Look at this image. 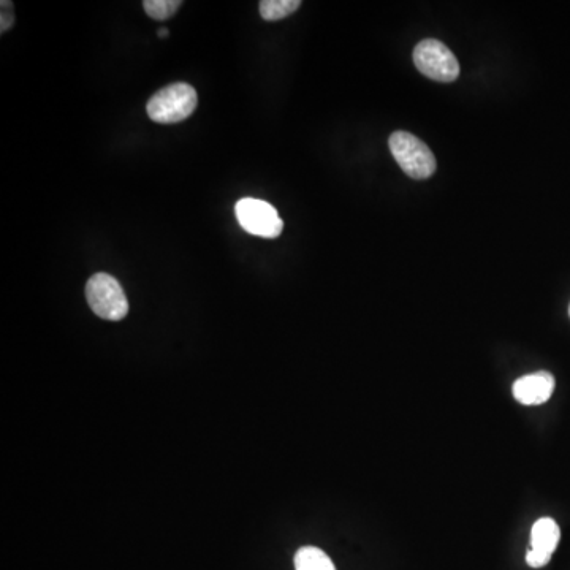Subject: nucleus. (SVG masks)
I'll use <instances>...</instances> for the list:
<instances>
[{
    "instance_id": "1",
    "label": "nucleus",
    "mask_w": 570,
    "mask_h": 570,
    "mask_svg": "<svg viewBox=\"0 0 570 570\" xmlns=\"http://www.w3.org/2000/svg\"><path fill=\"white\" fill-rule=\"evenodd\" d=\"M197 105V91L190 84L173 83L152 95L146 110L157 124H176L192 116Z\"/></svg>"
},
{
    "instance_id": "2",
    "label": "nucleus",
    "mask_w": 570,
    "mask_h": 570,
    "mask_svg": "<svg viewBox=\"0 0 570 570\" xmlns=\"http://www.w3.org/2000/svg\"><path fill=\"white\" fill-rule=\"evenodd\" d=\"M388 146L393 157L407 176L414 179L430 178L436 171V157L420 138L409 132H395Z\"/></svg>"
},
{
    "instance_id": "3",
    "label": "nucleus",
    "mask_w": 570,
    "mask_h": 570,
    "mask_svg": "<svg viewBox=\"0 0 570 570\" xmlns=\"http://www.w3.org/2000/svg\"><path fill=\"white\" fill-rule=\"evenodd\" d=\"M86 298L92 312L100 319L118 322L129 312V301L121 284L107 273H97L89 279Z\"/></svg>"
},
{
    "instance_id": "4",
    "label": "nucleus",
    "mask_w": 570,
    "mask_h": 570,
    "mask_svg": "<svg viewBox=\"0 0 570 570\" xmlns=\"http://www.w3.org/2000/svg\"><path fill=\"white\" fill-rule=\"evenodd\" d=\"M414 62L420 73L439 83H452L460 76V64L455 54L433 38L415 46Z\"/></svg>"
},
{
    "instance_id": "5",
    "label": "nucleus",
    "mask_w": 570,
    "mask_h": 570,
    "mask_svg": "<svg viewBox=\"0 0 570 570\" xmlns=\"http://www.w3.org/2000/svg\"><path fill=\"white\" fill-rule=\"evenodd\" d=\"M236 219L247 233L260 238H278L281 235L284 222L278 211L270 203L257 198H241L235 206Z\"/></svg>"
},
{
    "instance_id": "6",
    "label": "nucleus",
    "mask_w": 570,
    "mask_h": 570,
    "mask_svg": "<svg viewBox=\"0 0 570 570\" xmlns=\"http://www.w3.org/2000/svg\"><path fill=\"white\" fill-rule=\"evenodd\" d=\"M561 531L553 518H540L531 531V550L526 555V563L532 569H540L550 563L551 556L558 548Z\"/></svg>"
},
{
    "instance_id": "7",
    "label": "nucleus",
    "mask_w": 570,
    "mask_h": 570,
    "mask_svg": "<svg viewBox=\"0 0 570 570\" xmlns=\"http://www.w3.org/2000/svg\"><path fill=\"white\" fill-rule=\"evenodd\" d=\"M555 385V377L547 371H539L520 377L513 384L512 392L518 403L523 406H540L551 398L555 392Z\"/></svg>"
},
{
    "instance_id": "8",
    "label": "nucleus",
    "mask_w": 570,
    "mask_h": 570,
    "mask_svg": "<svg viewBox=\"0 0 570 570\" xmlns=\"http://www.w3.org/2000/svg\"><path fill=\"white\" fill-rule=\"evenodd\" d=\"M295 569L297 570H336L327 553L316 547L300 548L295 555Z\"/></svg>"
},
{
    "instance_id": "9",
    "label": "nucleus",
    "mask_w": 570,
    "mask_h": 570,
    "mask_svg": "<svg viewBox=\"0 0 570 570\" xmlns=\"http://www.w3.org/2000/svg\"><path fill=\"white\" fill-rule=\"evenodd\" d=\"M300 7V0H263L259 10L265 21H279L293 15Z\"/></svg>"
},
{
    "instance_id": "10",
    "label": "nucleus",
    "mask_w": 570,
    "mask_h": 570,
    "mask_svg": "<svg viewBox=\"0 0 570 570\" xmlns=\"http://www.w3.org/2000/svg\"><path fill=\"white\" fill-rule=\"evenodd\" d=\"M183 5L181 0H146L143 2L146 15L151 16L156 21H165L178 12V8Z\"/></svg>"
},
{
    "instance_id": "11",
    "label": "nucleus",
    "mask_w": 570,
    "mask_h": 570,
    "mask_svg": "<svg viewBox=\"0 0 570 570\" xmlns=\"http://www.w3.org/2000/svg\"><path fill=\"white\" fill-rule=\"evenodd\" d=\"M2 16H0V31L2 34L12 29L15 23V13H13V2L10 0H2Z\"/></svg>"
},
{
    "instance_id": "12",
    "label": "nucleus",
    "mask_w": 570,
    "mask_h": 570,
    "mask_svg": "<svg viewBox=\"0 0 570 570\" xmlns=\"http://www.w3.org/2000/svg\"><path fill=\"white\" fill-rule=\"evenodd\" d=\"M157 35H159L160 38L168 37V31L164 27V29H160V31L157 32Z\"/></svg>"
},
{
    "instance_id": "13",
    "label": "nucleus",
    "mask_w": 570,
    "mask_h": 570,
    "mask_svg": "<svg viewBox=\"0 0 570 570\" xmlns=\"http://www.w3.org/2000/svg\"><path fill=\"white\" fill-rule=\"evenodd\" d=\"M569 316H570V306H569Z\"/></svg>"
}]
</instances>
